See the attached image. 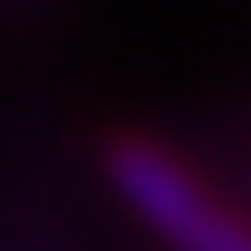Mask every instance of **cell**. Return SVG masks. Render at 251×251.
<instances>
[{"instance_id":"1","label":"cell","mask_w":251,"mask_h":251,"mask_svg":"<svg viewBox=\"0 0 251 251\" xmlns=\"http://www.w3.org/2000/svg\"><path fill=\"white\" fill-rule=\"evenodd\" d=\"M101 176L166 251H251V219L203 182L187 155L150 134L107 139Z\"/></svg>"}]
</instances>
